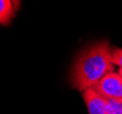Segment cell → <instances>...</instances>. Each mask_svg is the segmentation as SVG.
I'll list each match as a JSON object with an SVG mask.
<instances>
[{"label":"cell","mask_w":122,"mask_h":114,"mask_svg":"<svg viewBox=\"0 0 122 114\" xmlns=\"http://www.w3.org/2000/svg\"><path fill=\"white\" fill-rule=\"evenodd\" d=\"M112 47L107 40L96 42L83 48L76 57L70 73L72 87L78 91L92 88L114 68Z\"/></svg>","instance_id":"cell-1"},{"label":"cell","mask_w":122,"mask_h":114,"mask_svg":"<svg viewBox=\"0 0 122 114\" xmlns=\"http://www.w3.org/2000/svg\"><path fill=\"white\" fill-rule=\"evenodd\" d=\"M92 89L103 98L122 103V78L118 73H107Z\"/></svg>","instance_id":"cell-2"},{"label":"cell","mask_w":122,"mask_h":114,"mask_svg":"<svg viewBox=\"0 0 122 114\" xmlns=\"http://www.w3.org/2000/svg\"><path fill=\"white\" fill-rule=\"evenodd\" d=\"M83 98L89 114H107L105 99L94 89L88 88L85 90Z\"/></svg>","instance_id":"cell-3"},{"label":"cell","mask_w":122,"mask_h":114,"mask_svg":"<svg viewBox=\"0 0 122 114\" xmlns=\"http://www.w3.org/2000/svg\"><path fill=\"white\" fill-rule=\"evenodd\" d=\"M15 1L0 0V25L7 26L14 18L16 10Z\"/></svg>","instance_id":"cell-4"},{"label":"cell","mask_w":122,"mask_h":114,"mask_svg":"<svg viewBox=\"0 0 122 114\" xmlns=\"http://www.w3.org/2000/svg\"><path fill=\"white\" fill-rule=\"evenodd\" d=\"M106 102L107 114H121L122 112V103L117 102L115 100L108 99L104 98Z\"/></svg>","instance_id":"cell-5"},{"label":"cell","mask_w":122,"mask_h":114,"mask_svg":"<svg viewBox=\"0 0 122 114\" xmlns=\"http://www.w3.org/2000/svg\"><path fill=\"white\" fill-rule=\"evenodd\" d=\"M112 63L122 68V48H114L112 50Z\"/></svg>","instance_id":"cell-6"},{"label":"cell","mask_w":122,"mask_h":114,"mask_svg":"<svg viewBox=\"0 0 122 114\" xmlns=\"http://www.w3.org/2000/svg\"><path fill=\"white\" fill-rule=\"evenodd\" d=\"M118 74H119V76L122 78V68H119V70H118Z\"/></svg>","instance_id":"cell-7"},{"label":"cell","mask_w":122,"mask_h":114,"mask_svg":"<svg viewBox=\"0 0 122 114\" xmlns=\"http://www.w3.org/2000/svg\"><path fill=\"white\" fill-rule=\"evenodd\" d=\"M121 114H122V112H121Z\"/></svg>","instance_id":"cell-8"}]
</instances>
